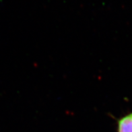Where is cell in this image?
I'll list each match as a JSON object with an SVG mask.
<instances>
[{
  "label": "cell",
  "instance_id": "cell-1",
  "mask_svg": "<svg viewBox=\"0 0 132 132\" xmlns=\"http://www.w3.org/2000/svg\"><path fill=\"white\" fill-rule=\"evenodd\" d=\"M117 132H132V112L118 120Z\"/></svg>",
  "mask_w": 132,
  "mask_h": 132
}]
</instances>
